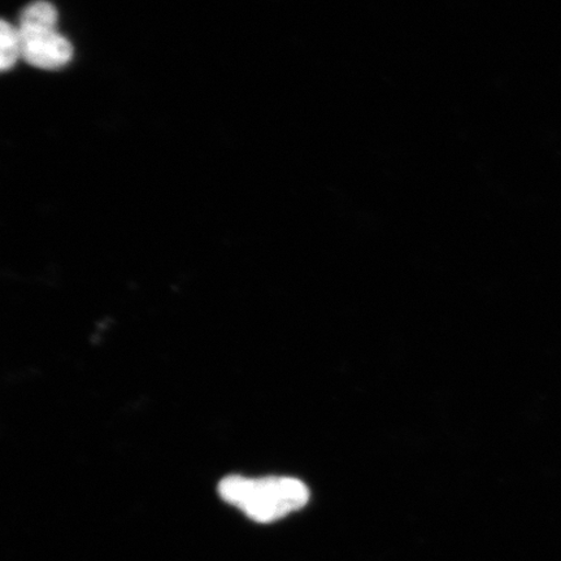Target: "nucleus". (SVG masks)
Returning a JSON list of instances; mask_svg holds the SVG:
<instances>
[{
  "label": "nucleus",
  "instance_id": "obj_1",
  "mask_svg": "<svg viewBox=\"0 0 561 561\" xmlns=\"http://www.w3.org/2000/svg\"><path fill=\"white\" fill-rule=\"evenodd\" d=\"M219 494L224 501L257 523L279 520L304 508L310 501V491L305 483L291 477L249 479L228 476L220 482Z\"/></svg>",
  "mask_w": 561,
  "mask_h": 561
},
{
  "label": "nucleus",
  "instance_id": "obj_2",
  "mask_svg": "<svg viewBox=\"0 0 561 561\" xmlns=\"http://www.w3.org/2000/svg\"><path fill=\"white\" fill-rule=\"evenodd\" d=\"M19 35L21 56L34 67L58 69L72 59V46L56 30L20 25Z\"/></svg>",
  "mask_w": 561,
  "mask_h": 561
},
{
  "label": "nucleus",
  "instance_id": "obj_3",
  "mask_svg": "<svg viewBox=\"0 0 561 561\" xmlns=\"http://www.w3.org/2000/svg\"><path fill=\"white\" fill-rule=\"evenodd\" d=\"M20 20L21 25L55 30L58 13H56L55 7L51 3L46 2V0H38V2L26 7Z\"/></svg>",
  "mask_w": 561,
  "mask_h": 561
},
{
  "label": "nucleus",
  "instance_id": "obj_4",
  "mask_svg": "<svg viewBox=\"0 0 561 561\" xmlns=\"http://www.w3.org/2000/svg\"><path fill=\"white\" fill-rule=\"evenodd\" d=\"M0 39H2L0 66H2V70L5 72V70L15 66L19 56H21L19 31L3 20L2 25H0Z\"/></svg>",
  "mask_w": 561,
  "mask_h": 561
}]
</instances>
